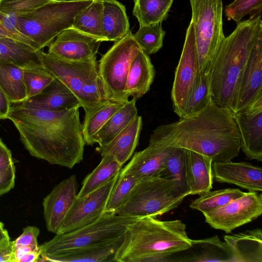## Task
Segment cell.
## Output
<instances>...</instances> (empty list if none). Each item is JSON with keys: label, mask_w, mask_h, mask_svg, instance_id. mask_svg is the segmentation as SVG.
<instances>
[{"label": "cell", "mask_w": 262, "mask_h": 262, "mask_svg": "<svg viewBox=\"0 0 262 262\" xmlns=\"http://www.w3.org/2000/svg\"><path fill=\"white\" fill-rule=\"evenodd\" d=\"M80 107L49 111L15 103L7 119L13 122L32 156L71 169L83 160L85 144Z\"/></svg>", "instance_id": "obj_1"}, {"label": "cell", "mask_w": 262, "mask_h": 262, "mask_svg": "<svg viewBox=\"0 0 262 262\" xmlns=\"http://www.w3.org/2000/svg\"><path fill=\"white\" fill-rule=\"evenodd\" d=\"M149 141L164 147L192 150L214 163L231 161L241 149L240 135L232 113L212 99L198 112L159 125L152 131Z\"/></svg>", "instance_id": "obj_2"}, {"label": "cell", "mask_w": 262, "mask_h": 262, "mask_svg": "<svg viewBox=\"0 0 262 262\" xmlns=\"http://www.w3.org/2000/svg\"><path fill=\"white\" fill-rule=\"evenodd\" d=\"M261 32V15L237 23L235 30L224 38L210 71L212 102L232 113L240 77Z\"/></svg>", "instance_id": "obj_3"}, {"label": "cell", "mask_w": 262, "mask_h": 262, "mask_svg": "<svg viewBox=\"0 0 262 262\" xmlns=\"http://www.w3.org/2000/svg\"><path fill=\"white\" fill-rule=\"evenodd\" d=\"M191 245L186 225L180 220L138 218L128 224L115 256L117 262L165 261Z\"/></svg>", "instance_id": "obj_4"}, {"label": "cell", "mask_w": 262, "mask_h": 262, "mask_svg": "<svg viewBox=\"0 0 262 262\" xmlns=\"http://www.w3.org/2000/svg\"><path fill=\"white\" fill-rule=\"evenodd\" d=\"M93 0H55L20 16L16 29L20 41L36 51L48 47L63 30L71 28L74 17Z\"/></svg>", "instance_id": "obj_5"}, {"label": "cell", "mask_w": 262, "mask_h": 262, "mask_svg": "<svg viewBox=\"0 0 262 262\" xmlns=\"http://www.w3.org/2000/svg\"><path fill=\"white\" fill-rule=\"evenodd\" d=\"M37 53L42 66L75 95L85 115L109 101L99 76L97 57L75 61L57 57L42 50Z\"/></svg>", "instance_id": "obj_6"}, {"label": "cell", "mask_w": 262, "mask_h": 262, "mask_svg": "<svg viewBox=\"0 0 262 262\" xmlns=\"http://www.w3.org/2000/svg\"><path fill=\"white\" fill-rule=\"evenodd\" d=\"M187 196L172 180L160 176L139 181L116 214L132 218L163 215Z\"/></svg>", "instance_id": "obj_7"}, {"label": "cell", "mask_w": 262, "mask_h": 262, "mask_svg": "<svg viewBox=\"0 0 262 262\" xmlns=\"http://www.w3.org/2000/svg\"><path fill=\"white\" fill-rule=\"evenodd\" d=\"M200 74H209L225 37L222 0H189Z\"/></svg>", "instance_id": "obj_8"}, {"label": "cell", "mask_w": 262, "mask_h": 262, "mask_svg": "<svg viewBox=\"0 0 262 262\" xmlns=\"http://www.w3.org/2000/svg\"><path fill=\"white\" fill-rule=\"evenodd\" d=\"M136 219L104 213L95 222L67 233L56 234L39 246V261L51 254L113 241L122 236L127 225Z\"/></svg>", "instance_id": "obj_9"}, {"label": "cell", "mask_w": 262, "mask_h": 262, "mask_svg": "<svg viewBox=\"0 0 262 262\" xmlns=\"http://www.w3.org/2000/svg\"><path fill=\"white\" fill-rule=\"evenodd\" d=\"M141 48L131 31L114 42L98 61L99 76L109 100L125 103L129 100L124 89L128 70Z\"/></svg>", "instance_id": "obj_10"}, {"label": "cell", "mask_w": 262, "mask_h": 262, "mask_svg": "<svg viewBox=\"0 0 262 262\" xmlns=\"http://www.w3.org/2000/svg\"><path fill=\"white\" fill-rule=\"evenodd\" d=\"M200 74L194 28L190 21L186 30L180 58L176 68L171 91L173 110L179 118L186 115L188 104Z\"/></svg>", "instance_id": "obj_11"}, {"label": "cell", "mask_w": 262, "mask_h": 262, "mask_svg": "<svg viewBox=\"0 0 262 262\" xmlns=\"http://www.w3.org/2000/svg\"><path fill=\"white\" fill-rule=\"evenodd\" d=\"M211 227L231 233L236 228L251 222L262 214V194L248 192L228 204L203 213Z\"/></svg>", "instance_id": "obj_12"}, {"label": "cell", "mask_w": 262, "mask_h": 262, "mask_svg": "<svg viewBox=\"0 0 262 262\" xmlns=\"http://www.w3.org/2000/svg\"><path fill=\"white\" fill-rule=\"evenodd\" d=\"M119 174L88 194L76 197L56 234L78 230L99 219L104 213L108 197Z\"/></svg>", "instance_id": "obj_13"}, {"label": "cell", "mask_w": 262, "mask_h": 262, "mask_svg": "<svg viewBox=\"0 0 262 262\" xmlns=\"http://www.w3.org/2000/svg\"><path fill=\"white\" fill-rule=\"evenodd\" d=\"M232 115L240 135V149L247 159L262 161V97Z\"/></svg>", "instance_id": "obj_14"}, {"label": "cell", "mask_w": 262, "mask_h": 262, "mask_svg": "<svg viewBox=\"0 0 262 262\" xmlns=\"http://www.w3.org/2000/svg\"><path fill=\"white\" fill-rule=\"evenodd\" d=\"M101 42L71 27L55 37L48 53L67 60L86 61L97 57Z\"/></svg>", "instance_id": "obj_15"}, {"label": "cell", "mask_w": 262, "mask_h": 262, "mask_svg": "<svg viewBox=\"0 0 262 262\" xmlns=\"http://www.w3.org/2000/svg\"><path fill=\"white\" fill-rule=\"evenodd\" d=\"M262 97V32L257 37L240 77L233 113Z\"/></svg>", "instance_id": "obj_16"}, {"label": "cell", "mask_w": 262, "mask_h": 262, "mask_svg": "<svg viewBox=\"0 0 262 262\" xmlns=\"http://www.w3.org/2000/svg\"><path fill=\"white\" fill-rule=\"evenodd\" d=\"M77 193L76 176L72 174L57 184L43 199V216L48 231L57 233Z\"/></svg>", "instance_id": "obj_17"}, {"label": "cell", "mask_w": 262, "mask_h": 262, "mask_svg": "<svg viewBox=\"0 0 262 262\" xmlns=\"http://www.w3.org/2000/svg\"><path fill=\"white\" fill-rule=\"evenodd\" d=\"M213 179L220 183L232 184L249 192L262 190V168L251 163L231 161L212 164Z\"/></svg>", "instance_id": "obj_18"}, {"label": "cell", "mask_w": 262, "mask_h": 262, "mask_svg": "<svg viewBox=\"0 0 262 262\" xmlns=\"http://www.w3.org/2000/svg\"><path fill=\"white\" fill-rule=\"evenodd\" d=\"M165 261L233 262V259L226 243L215 235L202 239H191L189 247L171 255Z\"/></svg>", "instance_id": "obj_19"}, {"label": "cell", "mask_w": 262, "mask_h": 262, "mask_svg": "<svg viewBox=\"0 0 262 262\" xmlns=\"http://www.w3.org/2000/svg\"><path fill=\"white\" fill-rule=\"evenodd\" d=\"M170 148L149 141L146 148L134 154L128 164L121 169L119 176L129 174L138 181L159 176L164 160Z\"/></svg>", "instance_id": "obj_20"}, {"label": "cell", "mask_w": 262, "mask_h": 262, "mask_svg": "<svg viewBox=\"0 0 262 262\" xmlns=\"http://www.w3.org/2000/svg\"><path fill=\"white\" fill-rule=\"evenodd\" d=\"M18 104L26 107L49 111L81 107L75 95L66 85L56 78L41 93Z\"/></svg>", "instance_id": "obj_21"}, {"label": "cell", "mask_w": 262, "mask_h": 262, "mask_svg": "<svg viewBox=\"0 0 262 262\" xmlns=\"http://www.w3.org/2000/svg\"><path fill=\"white\" fill-rule=\"evenodd\" d=\"M123 235L110 242L51 254L42 258L40 261H116V254L123 241Z\"/></svg>", "instance_id": "obj_22"}, {"label": "cell", "mask_w": 262, "mask_h": 262, "mask_svg": "<svg viewBox=\"0 0 262 262\" xmlns=\"http://www.w3.org/2000/svg\"><path fill=\"white\" fill-rule=\"evenodd\" d=\"M212 164L210 158L186 149L185 175L189 195H201L212 188Z\"/></svg>", "instance_id": "obj_23"}, {"label": "cell", "mask_w": 262, "mask_h": 262, "mask_svg": "<svg viewBox=\"0 0 262 262\" xmlns=\"http://www.w3.org/2000/svg\"><path fill=\"white\" fill-rule=\"evenodd\" d=\"M142 126V117L137 115L111 141L105 145L98 146L96 151L102 157L113 156L122 166L133 155Z\"/></svg>", "instance_id": "obj_24"}, {"label": "cell", "mask_w": 262, "mask_h": 262, "mask_svg": "<svg viewBox=\"0 0 262 262\" xmlns=\"http://www.w3.org/2000/svg\"><path fill=\"white\" fill-rule=\"evenodd\" d=\"M233 262H262V230H248L224 236Z\"/></svg>", "instance_id": "obj_25"}, {"label": "cell", "mask_w": 262, "mask_h": 262, "mask_svg": "<svg viewBox=\"0 0 262 262\" xmlns=\"http://www.w3.org/2000/svg\"><path fill=\"white\" fill-rule=\"evenodd\" d=\"M156 74L149 55L141 49L133 61L127 75L124 92L128 99L136 100L143 96L150 89Z\"/></svg>", "instance_id": "obj_26"}, {"label": "cell", "mask_w": 262, "mask_h": 262, "mask_svg": "<svg viewBox=\"0 0 262 262\" xmlns=\"http://www.w3.org/2000/svg\"><path fill=\"white\" fill-rule=\"evenodd\" d=\"M102 24L107 41L115 42L126 35L129 23L125 6L116 0H102Z\"/></svg>", "instance_id": "obj_27"}, {"label": "cell", "mask_w": 262, "mask_h": 262, "mask_svg": "<svg viewBox=\"0 0 262 262\" xmlns=\"http://www.w3.org/2000/svg\"><path fill=\"white\" fill-rule=\"evenodd\" d=\"M0 63L25 68L41 66L37 51L11 37L0 38Z\"/></svg>", "instance_id": "obj_28"}, {"label": "cell", "mask_w": 262, "mask_h": 262, "mask_svg": "<svg viewBox=\"0 0 262 262\" xmlns=\"http://www.w3.org/2000/svg\"><path fill=\"white\" fill-rule=\"evenodd\" d=\"M55 0H0V16L4 26L11 38L19 40L17 19Z\"/></svg>", "instance_id": "obj_29"}, {"label": "cell", "mask_w": 262, "mask_h": 262, "mask_svg": "<svg viewBox=\"0 0 262 262\" xmlns=\"http://www.w3.org/2000/svg\"><path fill=\"white\" fill-rule=\"evenodd\" d=\"M136 102L133 98L114 113L95 136L94 143L105 145L123 129L138 115Z\"/></svg>", "instance_id": "obj_30"}, {"label": "cell", "mask_w": 262, "mask_h": 262, "mask_svg": "<svg viewBox=\"0 0 262 262\" xmlns=\"http://www.w3.org/2000/svg\"><path fill=\"white\" fill-rule=\"evenodd\" d=\"M103 8L102 0H93L74 17L72 28L101 41H107L103 30Z\"/></svg>", "instance_id": "obj_31"}, {"label": "cell", "mask_w": 262, "mask_h": 262, "mask_svg": "<svg viewBox=\"0 0 262 262\" xmlns=\"http://www.w3.org/2000/svg\"><path fill=\"white\" fill-rule=\"evenodd\" d=\"M0 86L11 103H20L28 99L21 67L0 63Z\"/></svg>", "instance_id": "obj_32"}, {"label": "cell", "mask_w": 262, "mask_h": 262, "mask_svg": "<svg viewBox=\"0 0 262 262\" xmlns=\"http://www.w3.org/2000/svg\"><path fill=\"white\" fill-rule=\"evenodd\" d=\"M122 165L112 155H105L98 165L85 178L77 197H83L107 182L119 174Z\"/></svg>", "instance_id": "obj_33"}, {"label": "cell", "mask_w": 262, "mask_h": 262, "mask_svg": "<svg viewBox=\"0 0 262 262\" xmlns=\"http://www.w3.org/2000/svg\"><path fill=\"white\" fill-rule=\"evenodd\" d=\"M134 15L140 26L155 25L167 17L173 0H134Z\"/></svg>", "instance_id": "obj_34"}, {"label": "cell", "mask_w": 262, "mask_h": 262, "mask_svg": "<svg viewBox=\"0 0 262 262\" xmlns=\"http://www.w3.org/2000/svg\"><path fill=\"white\" fill-rule=\"evenodd\" d=\"M125 103L109 100L92 113L84 115L82 132L85 144L92 146L95 144L94 138L97 133Z\"/></svg>", "instance_id": "obj_35"}, {"label": "cell", "mask_w": 262, "mask_h": 262, "mask_svg": "<svg viewBox=\"0 0 262 262\" xmlns=\"http://www.w3.org/2000/svg\"><path fill=\"white\" fill-rule=\"evenodd\" d=\"M185 149L171 147L164 160L159 176L173 180L182 191L188 195L185 175Z\"/></svg>", "instance_id": "obj_36"}, {"label": "cell", "mask_w": 262, "mask_h": 262, "mask_svg": "<svg viewBox=\"0 0 262 262\" xmlns=\"http://www.w3.org/2000/svg\"><path fill=\"white\" fill-rule=\"evenodd\" d=\"M245 193L236 188L209 190L200 195L190 204L189 207L204 213L222 207Z\"/></svg>", "instance_id": "obj_37"}, {"label": "cell", "mask_w": 262, "mask_h": 262, "mask_svg": "<svg viewBox=\"0 0 262 262\" xmlns=\"http://www.w3.org/2000/svg\"><path fill=\"white\" fill-rule=\"evenodd\" d=\"M165 32L161 23L140 26L133 37L140 48L147 54L157 52L162 47Z\"/></svg>", "instance_id": "obj_38"}, {"label": "cell", "mask_w": 262, "mask_h": 262, "mask_svg": "<svg viewBox=\"0 0 262 262\" xmlns=\"http://www.w3.org/2000/svg\"><path fill=\"white\" fill-rule=\"evenodd\" d=\"M138 182L129 174L119 176L108 197L104 213L116 214Z\"/></svg>", "instance_id": "obj_39"}, {"label": "cell", "mask_w": 262, "mask_h": 262, "mask_svg": "<svg viewBox=\"0 0 262 262\" xmlns=\"http://www.w3.org/2000/svg\"><path fill=\"white\" fill-rule=\"evenodd\" d=\"M28 99L41 93L54 79L42 65L23 68Z\"/></svg>", "instance_id": "obj_40"}, {"label": "cell", "mask_w": 262, "mask_h": 262, "mask_svg": "<svg viewBox=\"0 0 262 262\" xmlns=\"http://www.w3.org/2000/svg\"><path fill=\"white\" fill-rule=\"evenodd\" d=\"M261 10L262 0H234L226 7L225 13L228 20L238 23L247 15L250 18L261 15Z\"/></svg>", "instance_id": "obj_41"}, {"label": "cell", "mask_w": 262, "mask_h": 262, "mask_svg": "<svg viewBox=\"0 0 262 262\" xmlns=\"http://www.w3.org/2000/svg\"><path fill=\"white\" fill-rule=\"evenodd\" d=\"M211 100L209 74H201L188 104L186 115L200 111Z\"/></svg>", "instance_id": "obj_42"}, {"label": "cell", "mask_w": 262, "mask_h": 262, "mask_svg": "<svg viewBox=\"0 0 262 262\" xmlns=\"http://www.w3.org/2000/svg\"><path fill=\"white\" fill-rule=\"evenodd\" d=\"M39 233V229L35 226H28L24 228L21 234L13 241L14 250L19 247L39 249L37 242Z\"/></svg>", "instance_id": "obj_43"}, {"label": "cell", "mask_w": 262, "mask_h": 262, "mask_svg": "<svg viewBox=\"0 0 262 262\" xmlns=\"http://www.w3.org/2000/svg\"><path fill=\"white\" fill-rule=\"evenodd\" d=\"M15 168L12 165L0 171V195L9 192L15 185Z\"/></svg>", "instance_id": "obj_44"}, {"label": "cell", "mask_w": 262, "mask_h": 262, "mask_svg": "<svg viewBox=\"0 0 262 262\" xmlns=\"http://www.w3.org/2000/svg\"><path fill=\"white\" fill-rule=\"evenodd\" d=\"M0 262H15L13 241L6 239L0 243Z\"/></svg>", "instance_id": "obj_45"}, {"label": "cell", "mask_w": 262, "mask_h": 262, "mask_svg": "<svg viewBox=\"0 0 262 262\" xmlns=\"http://www.w3.org/2000/svg\"><path fill=\"white\" fill-rule=\"evenodd\" d=\"M13 164L11 151L0 138V171Z\"/></svg>", "instance_id": "obj_46"}, {"label": "cell", "mask_w": 262, "mask_h": 262, "mask_svg": "<svg viewBox=\"0 0 262 262\" xmlns=\"http://www.w3.org/2000/svg\"><path fill=\"white\" fill-rule=\"evenodd\" d=\"M11 107V102L0 86V119H6Z\"/></svg>", "instance_id": "obj_47"}, {"label": "cell", "mask_w": 262, "mask_h": 262, "mask_svg": "<svg viewBox=\"0 0 262 262\" xmlns=\"http://www.w3.org/2000/svg\"><path fill=\"white\" fill-rule=\"evenodd\" d=\"M40 255V250L33 251L24 255L19 262H35L38 261Z\"/></svg>", "instance_id": "obj_48"}, {"label": "cell", "mask_w": 262, "mask_h": 262, "mask_svg": "<svg viewBox=\"0 0 262 262\" xmlns=\"http://www.w3.org/2000/svg\"><path fill=\"white\" fill-rule=\"evenodd\" d=\"M6 239H10L9 234L5 229L4 224L0 221V243Z\"/></svg>", "instance_id": "obj_49"}, {"label": "cell", "mask_w": 262, "mask_h": 262, "mask_svg": "<svg viewBox=\"0 0 262 262\" xmlns=\"http://www.w3.org/2000/svg\"><path fill=\"white\" fill-rule=\"evenodd\" d=\"M8 37H11L10 35L5 29L3 23L2 19L0 16V38Z\"/></svg>", "instance_id": "obj_50"}]
</instances>
